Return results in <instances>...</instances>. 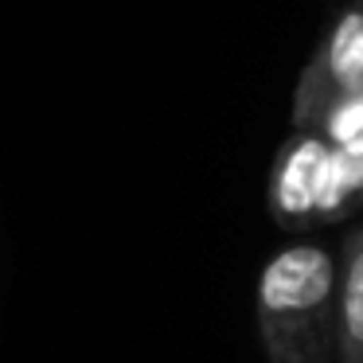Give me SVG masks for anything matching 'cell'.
Here are the masks:
<instances>
[{"instance_id":"1","label":"cell","mask_w":363,"mask_h":363,"mask_svg":"<svg viewBox=\"0 0 363 363\" xmlns=\"http://www.w3.org/2000/svg\"><path fill=\"white\" fill-rule=\"evenodd\" d=\"M340 258L324 242H293L258 274V336L269 363H336Z\"/></svg>"},{"instance_id":"2","label":"cell","mask_w":363,"mask_h":363,"mask_svg":"<svg viewBox=\"0 0 363 363\" xmlns=\"http://www.w3.org/2000/svg\"><path fill=\"white\" fill-rule=\"evenodd\" d=\"M363 94V0L336 16L293 94V121L313 133L340 98Z\"/></svg>"},{"instance_id":"3","label":"cell","mask_w":363,"mask_h":363,"mask_svg":"<svg viewBox=\"0 0 363 363\" xmlns=\"http://www.w3.org/2000/svg\"><path fill=\"white\" fill-rule=\"evenodd\" d=\"M332 145L320 133H297L281 145L269 172V215L281 227L301 230L308 223H320V188L328 168Z\"/></svg>"},{"instance_id":"4","label":"cell","mask_w":363,"mask_h":363,"mask_svg":"<svg viewBox=\"0 0 363 363\" xmlns=\"http://www.w3.org/2000/svg\"><path fill=\"white\" fill-rule=\"evenodd\" d=\"M336 363H363V227L344 238L340 254Z\"/></svg>"},{"instance_id":"5","label":"cell","mask_w":363,"mask_h":363,"mask_svg":"<svg viewBox=\"0 0 363 363\" xmlns=\"http://www.w3.org/2000/svg\"><path fill=\"white\" fill-rule=\"evenodd\" d=\"M359 203H363V152L332 149L328 168H324V188H320V223L340 219Z\"/></svg>"},{"instance_id":"6","label":"cell","mask_w":363,"mask_h":363,"mask_svg":"<svg viewBox=\"0 0 363 363\" xmlns=\"http://www.w3.org/2000/svg\"><path fill=\"white\" fill-rule=\"evenodd\" d=\"M313 133H320L340 152H363V94L340 98Z\"/></svg>"}]
</instances>
